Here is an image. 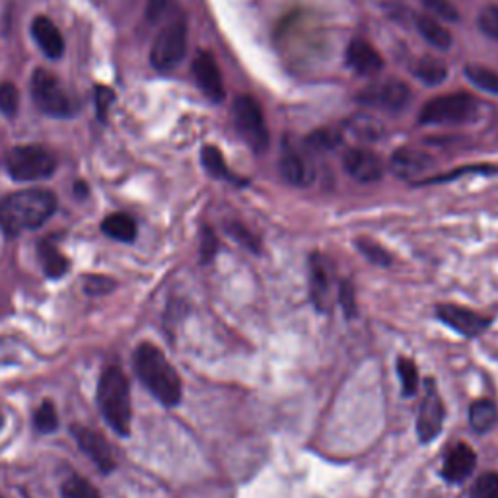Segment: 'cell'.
Instances as JSON below:
<instances>
[{"label": "cell", "instance_id": "15", "mask_svg": "<svg viewBox=\"0 0 498 498\" xmlns=\"http://www.w3.org/2000/svg\"><path fill=\"white\" fill-rule=\"evenodd\" d=\"M278 170L282 180L296 187H306L316 180V170L309 156L288 144H285V151H282Z\"/></svg>", "mask_w": 498, "mask_h": 498}, {"label": "cell", "instance_id": "25", "mask_svg": "<svg viewBox=\"0 0 498 498\" xmlns=\"http://www.w3.org/2000/svg\"><path fill=\"white\" fill-rule=\"evenodd\" d=\"M498 421V409L493 401L479 399L469 409V425L477 435H487Z\"/></svg>", "mask_w": 498, "mask_h": 498}, {"label": "cell", "instance_id": "9", "mask_svg": "<svg viewBox=\"0 0 498 498\" xmlns=\"http://www.w3.org/2000/svg\"><path fill=\"white\" fill-rule=\"evenodd\" d=\"M413 100L411 88L401 80H387V83L372 84L358 92L356 102L368 107H380V110L399 113L405 112Z\"/></svg>", "mask_w": 498, "mask_h": 498}, {"label": "cell", "instance_id": "13", "mask_svg": "<svg viewBox=\"0 0 498 498\" xmlns=\"http://www.w3.org/2000/svg\"><path fill=\"white\" fill-rule=\"evenodd\" d=\"M343 168L353 180L360 183L380 181L384 176L382 158L368 148H351L343 156Z\"/></svg>", "mask_w": 498, "mask_h": 498}, {"label": "cell", "instance_id": "12", "mask_svg": "<svg viewBox=\"0 0 498 498\" xmlns=\"http://www.w3.org/2000/svg\"><path fill=\"white\" fill-rule=\"evenodd\" d=\"M444 425V403L433 380L426 384V394L421 403L419 416H416V435L421 442H433Z\"/></svg>", "mask_w": 498, "mask_h": 498}, {"label": "cell", "instance_id": "34", "mask_svg": "<svg viewBox=\"0 0 498 498\" xmlns=\"http://www.w3.org/2000/svg\"><path fill=\"white\" fill-rule=\"evenodd\" d=\"M341 142V137H339V132H335V131H327V129H323V131H316L314 134H309V137L306 139V144L308 148H312V151H333V148H337Z\"/></svg>", "mask_w": 498, "mask_h": 498}, {"label": "cell", "instance_id": "37", "mask_svg": "<svg viewBox=\"0 0 498 498\" xmlns=\"http://www.w3.org/2000/svg\"><path fill=\"white\" fill-rule=\"evenodd\" d=\"M467 173H483V176H491V173H498V168L489 166V164H477V166H465V168H457L452 173H444V176L433 178V180H425L421 183H444V181H452L455 178L467 176Z\"/></svg>", "mask_w": 498, "mask_h": 498}, {"label": "cell", "instance_id": "20", "mask_svg": "<svg viewBox=\"0 0 498 498\" xmlns=\"http://www.w3.org/2000/svg\"><path fill=\"white\" fill-rule=\"evenodd\" d=\"M32 35L47 59L57 61L64 55V39L57 25L47 16H37L32 22Z\"/></svg>", "mask_w": 498, "mask_h": 498}, {"label": "cell", "instance_id": "18", "mask_svg": "<svg viewBox=\"0 0 498 498\" xmlns=\"http://www.w3.org/2000/svg\"><path fill=\"white\" fill-rule=\"evenodd\" d=\"M309 294L319 312H326L331 296V265L321 253L309 258Z\"/></svg>", "mask_w": 498, "mask_h": 498}, {"label": "cell", "instance_id": "42", "mask_svg": "<svg viewBox=\"0 0 498 498\" xmlns=\"http://www.w3.org/2000/svg\"><path fill=\"white\" fill-rule=\"evenodd\" d=\"M339 302L345 309V314L348 317H355L356 316V300H355V288L351 282H341L339 287Z\"/></svg>", "mask_w": 498, "mask_h": 498}, {"label": "cell", "instance_id": "26", "mask_svg": "<svg viewBox=\"0 0 498 498\" xmlns=\"http://www.w3.org/2000/svg\"><path fill=\"white\" fill-rule=\"evenodd\" d=\"M200 160H203V166L209 171V176L217 178V180H226V181H234V183H241L234 173L228 168L226 160L222 156V152L219 151L217 146L207 144L203 151H200Z\"/></svg>", "mask_w": 498, "mask_h": 498}, {"label": "cell", "instance_id": "17", "mask_svg": "<svg viewBox=\"0 0 498 498\" xmlns=\"http://www.w3.org/2000/svg\"><path fill=\"white\" fill-rule=\"evenodd\" d=\"M433 164V156L413 146L399 148V151L392 154V160H389V168H392V171L401 180L419 178Z\"/></svg>", "mask_w": 498, "mask_h": 498}, {"label": "cell", "instance_id": "28", "mask_svg": "<svg viewBox=\"0 0 498 498\" xmlns=\"http://www.w3.org/2000/svg\"><path fill=\"white\" fill-rule=\"evenodd\" d=\"M347 129L351 131L356 139L360 141H376L384 134V125L378 119H374L370 115H358L348 121Z\"/></svg>", "mask_w": 498, "mask_h": 498}, {"label": "cell", "instance_id": "1", "mask_svg": "<svg viewBox=\"0 0 498 498\" xmlns=\"http://www.w3.org/2000/svg\"><path fill=\"white\" fill-rule=\"evenodd\" d=\"M132 368L142 386L164 407L180 405L183 386L178 370L152 343H141L132 355Z\"/></svg>", "mask_w": 498, "mask_h": 498}, {"label": "cell", "instance_id": "4", "mask_svg": "<svg viewBox=\"0 0 498 498\" xmlns=\"http://www.w3.org/2000/svg\"><path fill=\"white\" fill-rule=\"evenodd\" d=\"M5 166L15 181L47 180L57 170V160L44 146H16L6 154Z\"/></svg>", "mask_w": 498, "mask_h": 498}, {"label": "cell", "instance_id": "39", "mask_svg": "<svg viewBox=\"0 0 498 498\" xmlns=\"http://www.w3.org/2000/svg\"><path fill=\"white\" fill-rule=\"evenodd\" d=\"M469 498H498V474L481 475Z\"/></svg>", "mask_w": 498, "mask_h": 498}, {"label": "cell", "instance_id": "44", "mask_svg": "<svg viewBox=\"0 0 498 498\" xmlns=\"http://www.w3.org/2000/svg\"><path fill=\"white\" fill-rule=\"evenodd\" d=\"M170 0H148L146 5V20L148 22H158L161 16H164V12L168 8Z\"/></svg>", "mask_w": 498, "mask_h": 498}, {"label": "cell", "instance_id": "47", "mask_svg": "<svg viewBox=\"0 0 498 498\" xmlns=\"http://www.w3.org/2000/svg\"><path fill=\"white\" fill-rule=\"evenodd\" d=\"M0 498H3V494H0Z\"/></svg>", "mask_w": 498, "mask_h": 498}, {"label": "cell", "instance_id": "38", "mask_svg": "<svg viewBox=\"0 0 498 498\" xmlns=\"http://www.w3.org/2000/svg\"><path fill=\"white\" fill-rule=\"evenodd\" d=\"M226 232L230 234V238L236 239L239 246H244V248H248L251 251H259V239L255 238L244 224L228 222L226 224Z\"/></svg>", "mask_w": 498, "mask_h": 498}, {"label": "cell", "instance_id": "35", "mask_svg": "<svg viewBox=\"0 0 498 498\" xmlns=\"http://www.w3.org/2000/svg\"><path fill=\"white\" fill-rule=\"evenodd\" d=\"M477 25L483 35L491 37L493 42H498V6L489 5L479 12Z\"/></svg>", "mask_w": 498, "mask_h": 498}, {"label": "cell", "instance_id": "7", "mask_svg": "<svg viewBox=\"0 0 498 498\" xmlns=\"http://www.w3.org/2000/svg\"><path fill=\"white\" fill-rule=\"evenodd\" d=\"M232 113L238 132L241 134V139L248 142L251 151L255 154L267 152L271 134H269L267 121L258 100H253L251 96H238L232 107Z\"/></svg>", "mask_w": 498, "mask_h": 498}, {"label": "cell", "instance_id": "40", "mask_svg": "<svg viewBox=\"0 0 498 498\" xmlns=\"http://www.w3.org/2000/svg\"><path fill=\"white\" fill-rule=\"evenodd\" d=\"M113 102H115V93L112 88L107 86L93 88V105H96V115L102 123L107 119V113H110V107Z\"/></svg>", "mask_w": 498, "mask_h": 498}, {"label": "cell", "instance_id": "27", "mask_svg": "<svg viewBox=\"0 0 498 498\" xmlns=\"http://www.w3.org/2000/svg\"><path fill=\"white\" fill-rule=\"evenodd\" d=\"M465 78L469 80L471 84H474L475 88L487 92V93H494V96H498V73L489 69V66H483V64H475L471 63L465 66Z\"/></svg>", "mask_w": 498, "mask_h": 498}, {"label": "cell", "instance_id": "33", "mask_svg": "<svg viewBox=\"0 0 498 498\" xmlns=\"http://www.w3.org/2000/svg\"><path fill=\"white\" fill-rule=\"evenodd\" d=\"M20 107V92L12 83L0 84V113L12 119L16 117Z\"/></svg>", "mask_w": 498, "mask_h": 498}, {"label": "cell", "instance_id": "2", "mask_svg": "<svg viewBox=\"0 0 498 498\" xmlns=\"http://www.w3.org/2000/svg\"><path fill=\"white\" fill-rule=\"evenodd\" d=\"M57 210V197L47 190H24L0 200V228L18 236L42 228Z\"/></svg>", "mask_w": 498, "mask_h": 498}, {"label": "cell", "instance_id": "41", "mask_svg": "<svg viewBox=\"0 0 498 498\" xmlns=\"http://www.w3.org/2000/svg\"><path fill=\"white\" fill-rule=\"evenodd\" d=\"M113 287H115V282L105 275H90L84 278V290L93 296L107 294L110 290H113Z\"/></svg>", "mask_w": 498, "mask_h": 498}, {"label": "cell", "instance_id": "21", "mask_svg": "<svg viewBox=\"0 0 498 498\" xmlns=\"http://www.w3.org/2000/svg\"><path fill=\"white\" fill-rule=\"evenodd\" d=\"M39 261H42L44 273L47 278H63L66 273H69L71 261L66 255L53 244L51 239H44L42 244H39Z\"/></svg>", "mask_w": 498, "mask_h": 498}, {"label": "cell", "instance_id": "46", "mask_svg": "<svg viewBox=\"0 0 498 498\" xmlns=\"http://www.w3.org/2000/svg\"><path fill=\"white\" fill-rule=\"evenodd\" d=\"M3 426H5V416L0 413V430H3Z\"/></svg>", "mask_w": 498, "mask_h": 498}, {"label": "cell", "instance_id": "8", "mask_svg": "<svg viewBox=\"0 0 498 498\" xmlns=\"http://www.w3.org/2000/svg\"><path fill=\"white\" fill-rule=\"evenodd\" d=\"M32 96L37 105V110L57 119L73 117L76 113V107L69 93L63 90L55 74H51L45 69H37L32 74Z\"/></svg>", "mask_w": 498, "mask_h": 498}, {"label": "cell", "instance_id": "22", "mask_svg": "<svg viewBox=\"0 0 498 498\" xmlns=\"http://www.w3.org/2000/svg\"><path fill=\"white\" fill-rule=\"evenodd\" d=\"M411 73L425 86H438L448 78L450 69H448V63H444L442 59L433 57V55H425L415 63Z\"/></svg>", "mask_w": 498, "mask_h": 498}, {"label": "cell", "instance_id": "31", "mask_svg": "<svg viewBox=\"0 0 498 498\" xmlns=\"http://www.w3.org/2000/svg\"><path fill=\"white\" fill-rule=\"evenodd\" d=\"M34 425L39 433H55V430L59 428V415H57L55 405H53V401L47 399L35 409Z\"/></svg>", "mask_w": 498, "mask_h": 498}, {"label": "cell", "instance_id": "23", "mask_svg": "<svg viewBox=\"0 0 498 498\" xmlns=\"http://www.w3.org/2000/svg\"><path fill=\"white\" fill-rule=\"evenodd\" d=\"M102 232L117 241H134L137 238V222L127 212H113L110 217H105L102 222Z\"/></svg>", "mask_w": 498, "mask_h": 498}, {"label": "cell", "instance_id": "32", "mask_svg": "<svg viewBox=\"0 0 498 498\" xmlns=\"http://www.w3.org/2000/svg\"><path fill=\"white\" fill-rule=\"evenodd\" d=\"M421 5L428 15H433L436 20L444 22H457L460 20V10H457L450 0H421Z\"/></svg>", "mask_w": 498, "mask_h": 498}, {"label": "cell", "instance_id": "43", "mask_svg": "<svg viewBox=\"0 0 498 498\" xmlns=\"http://www.w3.org/2000/svg\"><path fill=\"white\" fill-rule=\"evenodd\" d=\"M219 249V239L214 236L210 228H205L203 230V239H200V259L203 263L210 261L214 258V253Z\"/></svg>", "mask_w": 498, "mask_h": 498}, {"label": "cell", "instance_id": "6", "mask_svg": "<svg viewBox=\"0 0 498 498\" xmlns=\"http://www.w3.org/2000/svg\"><path fill=\"white\" fill-rule=\"evenodd\" d=\"M187 53V24L181 16L170 20L154 39L151 64L160 73H170L183 61Z\"/></svg>", "mask_w": 498, "mask_h": 498}, {"label": "cell", "instance_id": "29", "mask_svg": "<svg viewBox=\"0 0 498 498\" xmlns=\"http://www.w3.org/2000/svg\"><path fill=\"white\" fill-rule=\"evenodd\" d=\"M397 376L401 380V392L405 397H413L416 392H419V384H421V376L419 368L413 360L401 356L397 358Z\"/></svg>", "mask_w": 498, "mask_h": 498}, {"label": "cell", "instance_id": "11", "mask_svg": "<svg viewBox=\"0 0 498 498\" xmlns=\"http://www.w3.org/2000/svg\"><path fill=\"white\" fill-rule=\"evenodd\" d=\"M71 433L78 444V448L90 457V462L96 464V467L102 471V474L110 475L115 469V457H113L110 442L105 440V436L100 435L98 430H92L88 426H80V425H74L71 428Z\"/></svg>", "mask_w": 498, "mask_h": 498}, {"label": "cell", "instance_id": "30", "mask_svg": "<svg viewBox=\"0 0 498 498\" xmlns=\"http://www.w3.org/2000/svg\"><path fill=\"white\" fill-rule=\"evenodd\" d=\"M61 498H103V496L88 479L73 475L63 483Z\"/></svg>", "mask_w": 498, "mask_h": 498}, {"label": "cell", "instance_id": "14", "mask_svg": "<svg viewBox=\"0 0 498 498\" xmlns=\"http://www.w3.org/2000/svg\"><path fill=\"white\" fill-rule=\"evenodd\" d=\"M193 76L197 86L203 90L205 96L210 102H222L224 100V80L222 73L217 64V59H214L209 51H199L195 59H193Z\"/></svg>", "mask_w": 498, "mask_h": 498}, {"label": "cell", "instance_id": "36", "mask_svg": "<svg viewBox=\"0 0 498 498\" xmlns=\"http://www.w3.org/2000/svg\"><path fill=\"white\" fill-rule=\"evenodd\" d=\"M356 248L360 249V253L365 255V258L376 265H389L392 263V255H389L387 249H384L380 244H376L372 239H358Z\"/></svg>", "mask_w": 498, "mask_h": 498}, {"label": "cell", "instance_id": "5", "mask_svg": "<svg viewBox=\"0 0 498 498\" xmlns=\"http://www.w3.org/2000/svg\"><path fill=\"white\" fill-rule=\"evenodd\" d=\"M477 100L465 92L438 96L423 105L421 125H460L477 117Z\"/></svg>", "mask_w": 498, "mask_h": 498}, {"label": "cell", "instance_id": "3", "mask_svg": "<svg viewBox=\"0 0 498 498\" xmlns=\"http://www.w3.org/2000/svg\"><path fill=\"white\" fill-rule=\"evenodd\" d=\"M96 401L103 421L110 425L119 436H129L132 421L131 386L127 376L117 366H107L102 372L96 389Z\"/></svg>", "mask_w": 498, "mask_h": 498}, {"label": "cell", "instance_id": "19", "mask_svg": "<svg viewBox=\"0 0 498 498\" xmlns=\"http://www.w3.org/2000/svg\"><path fill=\"white\" fill-rule=\"evenodd\" d=\"M475 465V452L471 450L467 444H457V446H454L446 455V462H444L442 467V477L448 483H464L471 474H474Z\"/></svg>", "mask_w": 498, "mask_h": 498}, {"label": "cell", "instance_id": "45", "mask_svg": "<svg viewBox=\"0 0 498 498\" xmlns=\"http://www.w3.org/2000/svg\"><path fill=\"white\" fill-rule=\"evenodd\" d=\"M74 193H76V197H80V199H86V197L90 195L88 185H86L84 181H76V185H74Z\"/></svg>", "mask_w": 498, "mask_h": 498}, {"label": "cell", "instance_id": "24", "mask_svg": "<svg viewBox=\"0 0 498 498\" xmlns=\"http://www.w3.org/2000/svg\"><path fill=\"white\" fill-rule=\"evenodd\" d=\"M416 24V32L421 34L425 42H428L433 47L446 51L452 45V34L444 28V25L433 18V16H419L415 20Z\"/></svg>", "mask_w": 498, "mask_h": 498}, {"label": "cell", "instance_id": "10", "mask_svg": "<svg viewBox=\"0 0 498 498\" xmlns=\"http://www.w3.org/2000/svg\"><path fill=\"white\" fill-rule=\"evenodd\" d=\"M436 316L442 323H446L450 329L460 333L465 339H475L479 335L487 331L491 326V319L484 317L474 309L454 306V304H442L436 308Z\"/></svg>", "mask_w": 498, "mask_h": 498}, {"label": "cell", "instance_id": "16", "mask_svg": "<svg viewBox=\"0 0 498 498\" xmlns=\"http://www.w3.org/2000/svg\"><path fill=\"white\" fill-rule=\"evenodd\" d=\"M345 63L360 76H376L384 69V59L366 39H353L345 51Z\"/></svg>", "mask_w": 498, "mask_h": 498}]
</instances>
